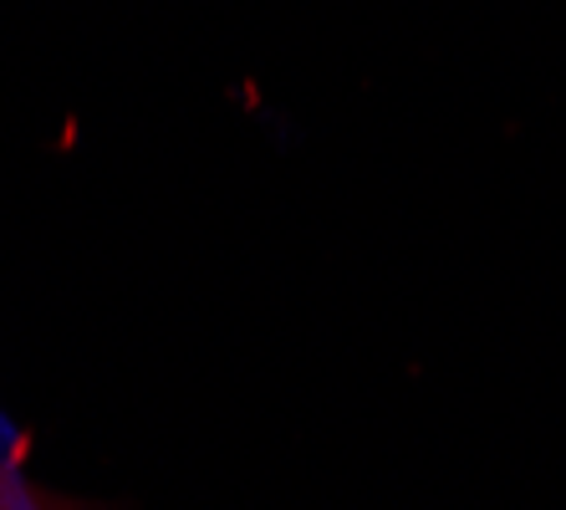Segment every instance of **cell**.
<instances>
[{
  "instance_id": "1",
  "label": "cell",
  "mask_w": 566,
  "mask_h": 510,
  "mask_svg": "<svg viewBox=\"0 0 566 510\" xmlns=\"http://www.w3.org/2000/svg\"><path fill=\"white\" fill-rule=\"evenodd\" d=\"M0 510H52V500L36 496V490H31L21 475L0 465Z\"/></svg>"
}]
</instances>
